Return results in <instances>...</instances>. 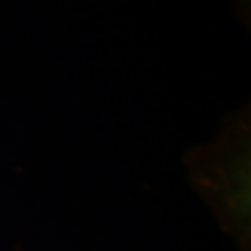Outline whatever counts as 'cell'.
I'll return each mask as SVG.
<instances>
[{"label": "cell", "instance_id": "1", "mask_svg": "<svg viewBox=\"0 0 251 251\" xmlns=\"http://www.w3.org/2000/svg\"><path fill=\"white\" fill-rule=\"evenodd\" d=\"M190 179L238 251L251 250L250 117L233 114L208 144L186 158Z\"/></svg>", "mask_w": 251, "mask_h": 251}]
</instances>
